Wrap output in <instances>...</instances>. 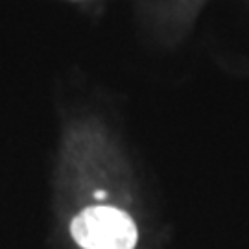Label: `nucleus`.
Returning <instances> with one entry per match:
<instances>
[{
	"mask_svg": "<svg viewBox=\"0 0 249 249\" xmlns=\"http://www.w3.org/2000/svg\"><path fill=\"white\" fill-rule=\"evenodd\" d=\"M72 238L83 249H133L137 227L125 213L115 207H89L71 225Z\"/></svg>",
	"mask_w": 249,
	"mask_h": 249,
	"instance_id": "nucleus-1",
	"label": "nucleus"
},
{
	"mask_svg": "<svg viewBox=\"0 0 249 249\" xmlns=\"http://www.w3.org/2000/svg\"><path fill=\"white\" fill-rule=\"evenodd\" d=\"M94 197H96V199H104V197H106V192H104V190H98V192H94Z\"/></svg>",
	"mask_w": 249,
	"mask_h": 249,
	"instance_id": "nucleus-2",
	"label": "nucleus"
}]
</instances>
